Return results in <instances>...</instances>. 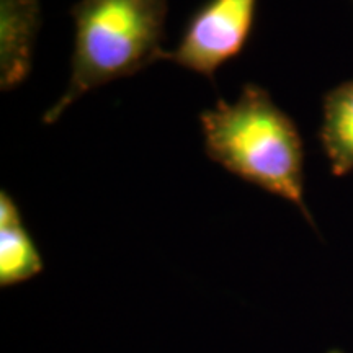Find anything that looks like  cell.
<instances>
[{"instance_id": "cell-4", "label": "cell", "mask_w": 353, "mask_h": 353, "mask_svg": "<svg viewBox=\"0 0 353 353\" xmlns=\"http://www.w3.org/2000/svg\"><path fill=\"white\" fill-rule=\"evenodd\" d=\"M39 0H0V87L12 90L30 74Z\"/></svg>"}, {"instance_id": "cell-1", "label": "cell", "mask_w": 353, "mask_h": 353, "mask_svg": "<svg viewBox=\"0 0 353 353\" xmlns=\"http://www.w3.org/2000/svg\"><path fill=\"white\" fill-rule=\"evenodd\" d=\"M205 151L245 182L293 203L314 224L304 203V149L296 125L262 87L247 83L234 103L219 100L201 113Z\"/></svg>"}, {"instance_id": "cell-6", "label": "cell", "mask_w": 353, "mask_h": 353, "mask_svg": "<svg viewBox=\"0 0 353 353\" xmlns=\"http://www.w3.org/2000/svg\"><path fill=\"white\" fill-rule=\"evenodd\" d=\"M319 138L335 176L353 170V79L327 92Z\"/></svg>"}, {"instance_id": "cell-7", "label": "cell", "mask_w": 353, "mask_h": 353, "mask_svg": "<svg viewBox=\"0 0 353 353\" xmlns=\"http://www.w3.org/2000/svg\"><path fill=\"white\" fill-rule=\"evenodd\" d=\"M327 353H343V352H341V350H329Z\"/></svg>"}, {"instance_id": "cell-5", "label": "cell", "mask_w": 353, "mask_h": 353, "mask_svg": "<svg viewBox=\"0 0 353 353\" xmlns=\"http://www.w3.org/2000/svg\"><path fill=\"white\" fill-rule=\"evenodd\" d=\"M43 257L25 228L21 211L6 190L0 193V286L25 283L43 272Z\"/></svg>"}, {"instance_id": "cell-2", "label": "cell", "mask_w": 353, "mask_h": 353, "mask_svg": "<svg viewBox=\"0 0 353 353\" xmlns=\"http://www.w3.org/2000/svg\"><path fill=\"white\" fill-rule=\"evenodd\" d=\"M70 13L76 25L70 79L44 113L48 125L94 88L132 76L165 54L167 0H79Z\"/></svg>"}, {"instance_id": "cell-3", "label": "cell", "mask_w": 353, "mask_h": 353, "mask_svg": "<svg viewBox=\"0 0 353 353\" xmlns=\"http://www.w3.org/2000/svg\"><path fill=\"white\" fill-rule=\"evenodd\" d=\"M259 0H206L185 26L175 50L164 59L213 77L221 65L244 50Z\"/></svg>"}]
</instances>
